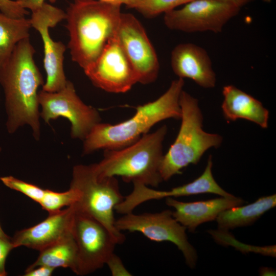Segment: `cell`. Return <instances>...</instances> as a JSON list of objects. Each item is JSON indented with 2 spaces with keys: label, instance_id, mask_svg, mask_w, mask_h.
Wrapping results in <instances>:
<instances>
[{
  "label": "cell",
  "instance_id": "obj_12",
  "mask_svg": "<svg viewBox=\"0 0 276 276\" xmlns=\"http://www.w3.org/2000/svg\"><path fill=\"white\" fill-rule=\"evenodd\" d=\"M83 71L94 85L108 93H126L138 82L135 71L117 35Z\"/></svg>",
  "mask_w": 276,
  "mask_h": 276
},
{
  "label": "cell",
  "instance_id": "obj_22",
  "mask_svg": "<svg viewBox=\"0 0 276 276\" xmlns=\"http://www.w3.org/2000/svg\"><path fill=\"white\" fill-rule=\"evenodd\" d=\"M77 198L76 192L71 188L63 192L45 189L39 204L42 209L51 214L60 211L64 206L68 207L74 204Z\"/></svg>",
  "mask_w": 276,
  "mask_h": 276
},
{
  "label": "cell",
  "instance_id": "obj_28",
  "mask_svg": "<svg viewBox=\"0 0 276 276\" xmlns=\"http://www.w3.org/2000/svg\"><path fill=\"white\" fill-rule=\"evenodd\" d=\"M55 269L44 266L40 265L34 268L27 269L24 276H50L52 274Z\"/></svg>",
  "mask_w": 276,
  "mask_h": 276
},
{
  "label": "cell",
  "instance_id": "obj_27",
  "mask_svg": "<svg viewBox=\"0 0 276 276\" xmlns=\"http://www.w3.org/2000/svg\"><path fill=\"white\" fill-rule=\"evenodd\" d=\"M106 264L108 265L112 275H131L121 259L114 253L109 257Z\"/></svg>",
  "mask_w": 276,
  "mask_h": 276
},
{
  "label": "cell",
  "instance_id": "obj_29",
  "mask_svg": "<svg viewBox=\"0 0 276 276\" xmlns=\"http://www.w3.org/2000/svg\"><path fill=\"white\" fill-rule=\"evenodd\" d=\"M24 9L33 12L40 8L45 3L44 0H16Z\"/></svg>",
  "mask_w": 276,
  "mask_h": 276
},
{
  "label": "cell",
  "instance_id": "obj_34",
  "mask_svg": "<svg viewBox=\"0 0 276 276\" xmlns=\"http://www.w3.org/2000/svg\"><path fill=\"white\" fill-rule=\"evenodd\" d=\"M263 2L267 3H270L272 0H262Z\"/></svg>",
  "mask_w": 276,
  "mask_h": 276
},
{
  "label": "cell",
  "instance_id": "obj_7",
  "mask_svg": "<svg viewBox=\"0 0 276 276\" xmlns=\"http://www.w3.org/2000/svg\"><path fill=\"white\" fill-rule=\"evenodd\" d=\"M74 206L71 231L77 248L76 274L85 275L105 265L118 244L103 224Z\"/></svg>",
  "mask_w": 276,
  "mask_h": 276
},
{
  "label": "cell",
  "instance_id": "obj_2",
  "mask_svg": "<svg viewBox=\"0 0 276 276\" xmlns=\"http://www.w3.org/2000/svg\"><path fill=\"white\" fill-rule=\"evenodd\" d=\"M121 6L100 0H74L67 8V48L72 61L83 70L117 35Z\"/></svg>",
  "mask_w": 276,
  "mask_h": 276
},
{
  "label": "cell",
  "instance_id": "obj_1",
  "mask_svg": "<svg viewBox=\"0 0 276 276\" xmlns=\"http://www.w3.org/2000/svg\"><path fill=\"white\" fill-rule=\"evenodd\" d=\"M30 37L20 41L0 66V84L5 95L6 126L10 134L29 125L35 140L40 137L38 91L44 83L34 55Z\"/></svg>",
  "mask_w": 276,
  "mask_h": 276
},
{
  "label": "cell",
  "instance_id": "obj_17",
  "mask_svg": "<svg viewBox=\"0 0 276 276\" xmlns=\"http://www.w3.org/2000/svg\"><path fill=\"white\" fill-rule=\"evenodd\" d=\"M244 202L234 195L189 202L167 197L166 201L167 205L175 209L172 212L174 218L191 232L203 223L216 220L221 212L242 205Z\"/></svg>",
  "mask_w": 276,
  "mask_h": 276
},
{
  "label": "cell",
  "instance_id": "obj_9",
  "mask_svg": "<svg viewBox=\"0 0 276 276\" xmlns=\"http://www.w3.org/2000/svg\"><path fill=\"white\" fill-rule=\"evenodd\" d=\"M115 226L121 232H140L153 241L172 242L181 251L189 267L194 268L196 265L197 254L188 241L187 228L174 218L169 210L154 213L123 214L116 219Z\"/></svg>",
  "mask_w": 276,
  "mask_h": 276
},
{
  "label": "cell",
  "instance_id": "obj_16",
  "mask_svg": "<svg viewBox=\"0 0 276 276\" xmlns=\"http://www.w3.org/2000/svg\"><path fill=\"white\" fill-rule=\"evenodd\" d=\"M171 65L178 78H189L204 88L215 86L216 75L205 49L192 43L177 45L171 52Z\"/></svg>",
  "mask_w": 276,
  "mask_h": 276
},
{
  "label": "cell",
  "instance_id": "obj_30",
  "mask_svg": "<svg viewBox=\"0 0 276 276\" xmlns=\"http://www.w3.org/2000/svg\"><path fill=\"white\" fill-rule=\"evenodd\" d=\"M51 3H55L57 0H49ZM108 3H111L114 4L125 5L127 7L129 8H134L137 4H138L142 0H100Z\"/></svg>",
  "mask_w": 276,
  "mask_h": 276
},
{
  "label": "cell",
  "instance_id": "obj_5",
  "mask_svg": "<svg viewBox=\"0 0 276 276\" xmlns=\"http://www.w3.org/2000/svg\"><path fill=\"white\" fill-rule=\"evenodd\" d=\"M179 105L180 127L175 140L163 156L159 170L163 180L181 173L190 164H197L208 150L219 147L223 140L220 135L203 130V115L196 98L182 90Z\"/></svg>",
  "mask_w": 276,
  "mask_h": 276
},
{
  "label": "cell",
  "instance_id": "obj_35",
  "mask_svg": "<svg viewBox=\"0 0 276 276\" xmlns=\"http://www.w3.org/2000/svg\"><path fill=\"white\" fill-rule=\"evenodd\" d=\"M1 151H2V148H1V147H0V152H1Z\"/></svg>",
  "mask_w": 276,
  "mask_h": 276
},
{
  "label": "cell",
  "instance_id": "obj_23",
  "mask_svg": "<svg viewBox=\"0 0 276 276\" xmlns=\"http://www.w3.org/2000/svg\"><path fill=\"white\" fill-rule=\"evenodd\" d=\"M193 1L142 0L136 5L134 9L146 18H152Z\"/></svg>",
  "mask_w": 276,
  "mask_h": 276
},
{
  "label": "cell",
  "instance_id": "obj_6",
  "mask_svg": "<svg viewBox=\"0 0 276 276\" xmlns=\"http://www.w3.org/2000/svg\"><path fill=\"white\" fill-rule=\"evenodd\" d=\"M70 188L77 193L75 208L103 224L111 233L117 244L125 236L115 226L114 211L123 199L116 177L100 176L93 165H77L73 167Z\"/></svg>",
  "mask_w": 276,
  "mask_h": 276
},
{
  "label": "cell",
  "instance_id": "obj_31",
  "mask_svg": "<svg viewBox=\"0 0 276 276\" xmlns=\"http://www.w3.org/2000/svg\"><path fill=\"white\" fill-rule=\"evenodd\" d=\"M215 1L229 4L240 9L254 0H214Z\"/></svg>",
  "mask_w": 276,
  "mask_h": 276
},
{
  "label": "cell",
  "instance_id": "obj_19",
  "mask_svg": "<svg viewBox=\"0 0 276 276\" xmlns=\"http://www.w3.org/2000/svg\"><path fill=\"white\" fill-rule=\"evenodd\" d=\"M276 205V195L261 197L245 205L232 207L221 212L216 219L219 230L231 229L253 224L264 213Z\"/></svg>",
  "mask_w": 276,
  "mask_h": 276
},
{
  "label": "cell",
  "instance_id": "obj_24",
  "mask_svg": "<svg viewBox=\"0 0 276 276\" xmlns=\"http://www.w3.org/2000/svg\"><path fill=\"white\" fill-rule=\"evenodd\" d=\"M0 180L7 187L24 194L38 203L43 198L45 191V189L12 176H3L0 177Z\"/></svg>",
  "mask_w": 276,
  "mask_h": 276
},
{
  "label": "cell",
  "instance_id": "obj_18",
  "mask_svg": "<svg viewBox=\"0 0 276 276\" xmlns=\"http://www.w3.org/2000/svg\"><path fill=\"white\" fill-rule=\"evenodd\" d=\"M222 95L221 109L227 121L244 119L267 128L269 111L260 101L233 85L224 86Z\"/></svg>",
  "mask_w": 276,
  "mask_h": 276
},
{
  "label": "cell",
  "instance_id": "obj_32",
  "mask_svg": "<svg viewBox=\"0 0 276 276\" xmlns=\"http://www.w3.org/2000/svg\"><path fill=\"white\" fill-rule=\"evenodd\" d=\"M259 272L261 275H275V270L271 268L261 267Z\"/></svg>",
  "mask_w": 276,
  "mask_h": 276
},
{
  "label": "cell",
  "instance_id": "obj_4",
  "mask_svg": "<svg viewBox=\"0 0 276 276\" xmlns=\"http://www.w3.org/2000/svg\"><path fill=\"white\" fill-rule=\"evenodd\" d=\"M168 131L164 125L142 136L133 143L118 149L104 150L103 157L92 164L102 177H121L127 182H139L156 187L163 181L160 166L163 158V144Z\"/></svg>",
  "mask_w": 276,
  "mask_h": 276
},
{
  "label": "cell",
  "instance_id": "obj_25",
  "mask_svg": "<svg viewBox=\"0 0 276 276\" xmlns=\"http://www.w3.org/2000/svg\"><path fill=\"white\" fill-rule=\"evenodd\" d=\"M0 11L13 18L25 17L29 11L22 8L16 1L0 0Z\"/></svg>",
  "mask_w": 276,
  "mask_h": 276
},
{
  "label": "cell",
  "instance_id": "obj_8",
  "mask_svg": "<svg viewBox=\"0 0 276 276\" xmlns=\"http://www.w3.org/2000/svg\"><path fill=\"white\" fill-rule=\"evenodd\" d=\"M38 100L41 107L40 117L46 123L59 117L66 118L71 123L72 139L83 141L93 128L101 122L99 111L81 100L69 80L59 91L40 90Z\"/></svg>",
  "mask_w": 276,
  "mask_h": 276
},
{
  "label": "cell",
  "instance_id": "obj_14",
  "mask_svg": "<svg viewBox=\"0 0 276 276\" xmlns=\"http://www.w3.org/2000/svg\"><path fill=\"white\" fill-rule=\"evenodd\" d=\"M212 156L210 155L201 175L191 182L168 191L157 190L141 182H133V190L124 197L123 206L128 211H133L135 208L145 202L167 197L188 196L203 193L215 194L222 197L232 196L216 181L212 174Z\"/></svg>",
  "mask_w": 276,
  "mask_h": 276
},
{
  "label": "cell",
  "instance_id": "obj_3",
  "mask_svg": "<svg viewBox=\"0 0 276 276\" xmlns=\"http://www.w3.org/2000/svg\"><path fill=\"white\" fill-rule=\"evenodd\" d=\"M185 81H172L167 91L155 100L137 106L130 119L116 124L100 122L83 141V154L100 149H118L128 146L148 133L156 124L168 119H180L179 97Z\"/></svg>",
  "mask_w": 276,
  "mask_h": 276
},
{
  "label": "cell",
  "instance_id": "obj_11",
  "mask_svg": "<svg viewBox=\"0 0 276 276\" xmlns=\"http://www.w3.org/2000/svg\"><path fill=\"white\" fill-rule=\"evenodd\" d=\"M65 12L62 9L45 2L40 8L32 12L30 18L32 27L38 31L42 40L46 74L42 90L48 92L61 90L68 81L63 65L66 47L62 42L54 41L49 33V29L65 19Z\"/></svg>",
  "mask_w": 276,
  "mask_h": 276
},
{
  "label": "cell",
  "instance_id": "obj_21",
  "mask_svg": "<svg viewBox=\"0 0 276 276\" xmlns=\"http://www.w3.org/2000/svg\"><path fill=\"white\" fill-rule=\"evenodd\" d=\"M30 18H15L0 11V66L10 57L16 45L30 37Z\"/></svg>",
  "mask_w": 276,
  "mask_h": 276
},
{
  "label": "cell",
  "instance_id": "obj_33",
  "mask_svg": "<svg viewBox=\"0 0 276 276\" xmlns=\"http://www.w3.org/2000/svg\"><path fill=\"white\" fill-rule=\"evenodd\" d=\"M9 236H8L3 230L1 224H0V238H9Z\"/></svg>",
  "mask_w": 276,
  "mask_h": 276
},
{
  "label": "cell",
  "instance_id": "obj_13",
  "mask_svg": "<svg viewBox=\"0 0 276 276\" xmlns=\"http://www.w3.org/2000/svg\"><path fill=\"white\" fill-rule=\"evenodd\" d=\"M117 36L138 78L148 84L158 75L159 63L155 50L141 22L133 14L122 13Z\"/></svg>",
  "mask_w": 276,
  "mask_h": 276
},
{
  "label": "cell",
  "instance_id": "obj_10",
  "mask_svg": "<svg viewBox=\"0 0 276 276\" xmlns=\"http://www.w3.org/2000/svg\"><path fill=\"white\" fill-rule=\"evenodd\" d=\"M241 9L214 0H194L182 8L164 13L166 27L187 33L222 31L224 26Z\"/></svg>",
  "mask_w": 276,
  "mask_h": 276
},
{
  "label": "cell",
  "instance_id": "obj_26",
  "mask_svg": "<svg viewBox=\"0 0 276 276\" xmlns=\"http://www.w3.org/2000/svg\"><path fill=\"white\" fill-rule=\"evenodd\" d=\"M15 248L11 237L0 238V276H6V262L10 252Z\"/></svg>",
  "mask_w": 276,
  "mask_h": 276
},
{
  "label": "cell",
  "instance_id": "obj_15",
  "mask_svg": "<svg viewBox=\"0 0 276 276\" xmlns=\"http://www.w3.org/2000/svg\"><path fill=\"white\" fill-rule=\"evenodd\" d=\"M74 213L72 204L49 214L32 227L17 231L11 237L15 248L23 246L40 251L71 235Z\"/></svg>",
  "mask_w": 276,
  "mask_h": 276
},
{
  "label": "cell",
  "instance_id": "obj_20",
  "mask_svg": "<svg viewBox=\"0 0 276 276\" xmlns=\"http://www.w3.org/2000/svg\"><path fill=\"white\" fill-rule=\"evenodd\" d=\"M36 260L27 268L40 265L54 269L69 268L76 273L78 264L77 248L72 234L41 249Z\"/></svg>",
  "mask_w": 276,
  "mask_h": 276
}]
</instances>
